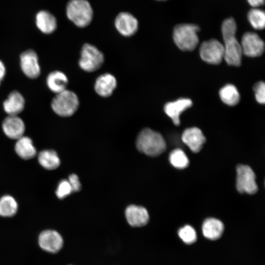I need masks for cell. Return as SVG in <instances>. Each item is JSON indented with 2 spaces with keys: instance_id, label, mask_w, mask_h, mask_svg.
I'll list each match as a JSON object with an SVG mask.
<instances>
[{
  "instance_id": "31",
  "label": "cell",
  "mask_w": 265,
  "mask_h": 265,
  "mask_svg": "<svg viewBox=\"0 0 265 265\" xmlns=\"http://www.w3.org/2000/svg\"><path fill=\"white\" fill-rule=\"evenodd\" d=\"M68 181L72 187L73 191H78L80 189L81 185L77 175L74 174L70 175Z\"/></svg>"
},
{
  "instance_id": "32",
  "label": "cell",
  "mask_w": 265,
  "mask_h": 265,
  "mask_svg": "<svg viewBox=\"0 0 265 265\" xmlns=\"http://www.w3.org/2000/svg\"><path fill=\"white\" fill-rule=\"evenodd\" d=\"M249 4L253 7L256 8L264 4L265 0H247Z\"/></svg>"
},
{
  "instance_id": "6",
  "label": "cell",
  "mask_w": 265,
  "mask_h": 265,
  "mask_svg": "<svg viewBox=\"0 0 265 265\" xmlns=\"http://www.w3.org/2000/svg\"><path fill=\"white\" fill-rule=\"evenodd\" d=\"M104 61L103 53L95 46L85 44L82 46L79 65L80 68L87 72L96 71Z\"/></svg>"
},
{
  "instance_id": "1",
  "label": "cell",
  "mask_w": 265,
  "mask_h": 265,
  "mask_svg": "<svg viewBox=\"0 0 265 265\" xmlns=\"http://www.w3.org/2000/svg\"><path fill=\"white\" fill-rule=\"evenodd\" d=\"M237 25L234 19H226L222 23V34L224 42V59L229 65L238 66L241 64L242 51L240 43L236 37Z\"/></svg>"
},
{
  "instance_id": "13",
  "label": "cell",
  "mask_w": 265,
  "mask_h": 265,
  "mask_svg": "<svg viewBox=\"0 0 265 265\" xmlns=\"http://www.w3.org/2000/svg\"><path fill=\"white\" fill-rule=\"evenodd\" d=\"M2 127L5 135L13 139L23 136L25 131V123L18 115H8L4 119Z\"/></svg>"
},
{
  "instance_id": "15",
  "label": "cell",
  "mask_w": 265,
  "mask_h": 265,
  "mask_svg": "<svg viewBox=\"0 0 265 265\" xmlns=\"http://www.w3.org/2000/svg\"><path fill=\"white\" fill-rule=\"evenodd\" d=\"M183 142L194 153L199 152L206 142V138L201 130L197 127L186 129L182 135Z\"/></svg>"
},
{
  "instance_id": "19",
  "label": "cell",
  "mask_w": 265,
  "mask_h": 265,
  "mask_svg": "<svg viewBox=\"0 0 265 265\" xmlns=\"http://www.w3.org/2000/svg\"><path fill=\"white\" fill-rule=\"evenodd\" d=\"M35 23L37 28L45 34L53 33L57 27L55 17L46 10H41L36 14Z\"/></svg>"
},
{
  "instance_id": "24",
  "label": "cell",
  "mask_w": 265,
  "mask_h": 265,
  "mask_svg": "<svg viewBox=\"0 0 265 265\" xmlns=\"http://www.w3.org/2000/svg\"><path fill=\"white\" fill-rule=\"evenodd\" d=\"M219 94L221 101L230 106L236 105L240 100V95L237 88L232 84H227L222 87Z\"/></svg>"
},
{
  "instance_id": "18",
  "label": "cell",
  "mask_w": 265,
  "mask_h": 265,
  "mask_svg": "<svg viewBox=\"0 0 265 265\" xmlns=\"http://www.w3.org/2000/svg\"><path fill=\"white\" fill-rule=\"evenodd\" d=\"M25 101L18 91L11 92L3 103V107L8 115H17L25 107Z\"/></svg>"
},
{
  "instance_id": "25",
  "label": "cell",
  "mask_w": 265,
  "mask_h": 265,
  "mask_svg": "<svg viewBox=\"0 0 265 265\" xmlns=\"http://www.w3.org/2000/svg\"><path fill=\"white\" fill-rule=\"evenodd\" d=\"M18 210V204L15 199L10 195H5L0 199V215L11 217L14 215Z\"/></svg>"
},
{
  "instance_id": "4",
  "label": "cell",
  "mask_w": 265,
  "mask_h": 265,
  "mask_svg": "<svg viewBox=\"0 0 265 265\" xmlns=\"http://www.w3.org/2000/svg\"><path fill=\"white\" fill-rule=\"evenodd\" d=\"M66 12L67 18L80 27L88 26L92 19L93 10L87 0H70Z\"/></svg>"
},
{
  "instance_id": "16",
  "label": "cell",
  "mask_w": 265,
  "mask_h": 265,
  "mask_svg": "<svg viewBox=\"0 0 265 265\" xmlns=\"http://www.w3.org/2000/svg\"><path fill=\"white\" fill-rule=\"evenodd\" d=\"M192 105L191 100L188 98H180L173 102L167 103L164 106L165 113L172 120L177 126L180 124L181 114Z\"/></svg>"
},
{
  "instance_id": "20",
  "label": "cell",
  "mask_w": 265,
  "mask_h": 265,
  "mask_svg": "<svg viewBox=\"0 0 265 265\" xmlns=\"http://www.w3.org/2000/svg\"><path fill=\"white\" fill-rule=\"evenodd\" d=\"M46 83L48 88L52 92L57 94L67 89L68 79L64 73L54 71L48 75Z\"/></svg>"
},
{
  "instance_id": "9",
  "label": "cell",
  "mask_w": 265,
  "mask_h": 265,
  "mask_svg": "<svg viewBox=\"0 0 265 265\" xmlns=\"http://www.w3.org/2000/svg\"><path fill=\"white\" fill-rule=\"evenodd\" d=\"M40 248L51 253L59 251L63 245V239L61 235L53 230H46L40 233L38 238Z\"/></svg>"
},
{
  "instance_id": "11",
  "label": "cell",
  "mask_w": 265,
  "mask_h": 265,
  "mask_svg": "<svg viewBox=\"0 0 265 265\" xmlns=\"http://www.w3.org/2000/svg\"><path fill=\"white\" fill-rule=\"evenodd\" d=\"M20 66L23 72L29 78H37L40 74L38 57L32 50H27L21 54Z\"/></svg>"
},
{
  "instance_id": "28",
  "label": "cell",
  "mask_w": 265,
  "mask_h": 265,
  "mask_svg": "<svg viewBox=\"0 0 265 265\" xmlns=\"http://www.w3.org/2000/svg\"><path fill=\"white\" fill-rule=\"evenodd\" d=\"M178 235L184 242L188 244L194 243L197 239L196 233L194 229L190 225H185L180 228Z\"/></svg>"
},
{
  "instance_id": "21",
  "label": "cell",
  "mask_w": 265,
  "mask_h": 265,
  "mask_svg": "<svg viewBox=\"0 0 265 265\" xmlns=\"http://www.w3.org/2000/svg\"><path fill=\"white\" fill-rule=\"evenodd\" d=\"M223 230V223L214 218L206 219L202 225V232L204 237L212 240L219 238L222 235Z\"/></svg>"
},
{
  "instance_id": "14",
  "label": "cell",
  "mask_w": 265,
  "mask_h": 265,
  "mask_svg": "<svg viewBox=\"0 0 265 265\" xmlns=\"http://www.w3.org/2000/svg\"><path fill=\"white\" fill-rule=\"evenodd\" d=\"M125 216L130 225L140 227L146 225L149 220L147 210L142 206L131 205L125 210Z\"/></svg>"
},
{
  "instance_id": "2",
  "label": "cell",
  "mask_w": 265,
  "mask_h": 265,
  "mask_svg": "<svg viewBox=\"0 0 265 265\" xmlns=\"http://www.w3.org/2000/svg\"><path fill=\"white\" fill-rule=\"evenodd\" d=\"M136 146L140 152L151 157L160 155L164 152L166 147L161 134L149 128H145L139 132Z\"/></svg>"
},
{
  "instance_id": "17",
  "label": "cell",
  "mask_w": 265,
  "mask_h": 265,
  "mask_svg": "<svg viewBox=\"0 0 265 265\" xmlns=\"http://www.w3.org/2000/svg\"><path fill=\"white\" fill-rule=\"evenodd\" d=\"M116 85L115 78L110 74L106 73L97 79L94 84V89L100 96L108 97L112 95Z\"/></svg>"
},
{
  "instance_id": "26",
  "label": "cell",
  "mask_w": 265,
  "mask_h": 265,
  "mask_svg": "<svg viewBox=\"0 0 265 265\" xmlns=\"http://www.w3.org/2000/svg\"><path fill=\"white\" fill-rule=\"evenodd\" d=\"M248 21L253 28L258 30L264 28L265 26V14L263 10L256 8L251 9L247 15Z\"/></svg>"
},
{
  "instance_id": "27",
  "label": "cell",
  "mask_w": 265,
  "mask_h": 265,
  "mask_svg": "<svg viewBox=\"0 0 265 265\" xmlns=\"http://www.w3.org/2000/svg\"><path fill=\"white\" fill-rule=\"evenodd\" d=\"M170 163L178 169L186 168L189 164L188 159L185 152L180 149L173 150L169 155Z\"/></svg>"
},
{
  "instance_id": "5",
  "label": "cell",
  "mask_w": 265,
  "mask_h": 265,
  "mask_svg": "<svg viewBox=\"0 0 265 265\" xmlns=\"http://www.w3.org/2000/svg\"><path fill=\"white\" fill-rule=\"evenodd\" d=\"M51 106L53 111L62 117L73 115L79 106V100L77 95L67 89L56 94L53 98Z\"/></svg>"
},
{
  "instance_id": "30",
  "label": "cell",
  "mask_w": 265,
  "mask_h": 265,
  "mask_svg": "<svg viewBox=\"0 0 265 265\" xmlns=\"http://www.w3.org/2000/svg\"><path fill=\"white\" fill-rule=\"evenodd\" d=\"M253 89L256 101L260 104H264L265 102V84L264 82L260 81L256 83Z\"/></svg>"
},
{
  "instance_id": "33",
  "label": "cell",
  "mask_w": 265,
  "mask_h": 265,
  "mask_svg": "<svg viewBox=\"0 0 265 265\" xmlns=\"http://www.w3.org/2000/svg\"><path fill=\"white\" fill-rule=\"evenodd\" d=\"M6 74V68L4 63L0 60V84Z\"/></svg>"
},
{
  "instance_id": "12",
  "label": "cell",
  "mask_w": 265,
  "mask_h": 265,
  "mask_svg": "<svg viewBox=\"0 0 265 265\" xmlns=\"http://www.w3.org/2000/svg\"><path fill=\"white\" fill-rule=\"evenodd\" d=\"M115 26L121 34L125 36H130L136 32L138 23L137 19L131 14L121 12L115 19Z\"/></svg>"
},
{
  "instance_id": "29",
  "label": "cell",
  "mask_w": 265,
  "mask_h": 265,
  "mask_svg": "<svg viewBox=\"0 0 265 265\" xmlns=\"http://www.w3.org/2000/svg\"><path fill=\"white\" fill-rule=\"evenodd\" d=\"M73 192L72 187L67 180H62L59 183L56 195L59 199H63Z\"/></svg>"
},
{
  "instance_id": "34",
  "label": "cell",
  "mask_w": 265,
  "mask_h": 265,
  "mask_svg": "<svg viewBox=\"0 0 265 265\" xmlns=\"http://www.w3.org/2000/svg\"></svg>"
},
{
  "instance_id": "10",
  "label": "cell",
  "mask_w": 265,
  "mask_h": 265,
  "mask_svg": "<svg viewBox=\"0 0 265 265\" xmlns=\"http://www.w3.org/2000/svg\"><path fill=\"white\" fill-rule=\"evenodd\" d=\"M240 45L243 54L249 57L259 56L265 50L263 40L254 32H245L242 37Z\"/></svg>"
},
{
  "instance_id": "3",
  "label": "cell",
  "mask_w": 265,
  "mask_h": 265,
  "mask_svg": "<svg viewBox=\"0 0 265 265\" xmlns=\"http://www.w3.org/2000/svg\"><path fill=\"white\" fill-rule=\"evenodd\" d=\"M199 29V26L194 24H182L176 26L173 34L175 43L182 51H193L199 43L197 33Z\"/></svg>"
},
{
  "instance_id": "23",
  "label": "cell",
  "mask_w": 265,
  "mask_h": 265,
  "mask_svg": "<svg viewBox=\"0 0 265 265\" xmlns=\"http://www.w3.org/2000/svg\"><path fill=\"white\" fill-rule=\"evenodd\" d=\"M38 161L41 166L48 170L55 169L60 164V160L57 153L52 150H45L40 152L38 155Z\"/></svg>"
},
{
  "instance_id": "8",
  "label": "cell",
  "mask_w": 265,
  "mask_h": 265,
  "mask_svg": "<svg viewBox=\"0 0 265 265\" xmlns=\"http://www.w3.org/2000/svg\"><path fill=\"white\" fill-rule=\"evenodd\" d=\"M199 53L201 59L209 64H218L224 59L223 45L214 39L203 42Z\"/></svg>"
},
{
  "instance_id": "7",
  "label": "cell",
  "mask_w": 265,
  "mask_h": 265,
  "mask_svg": "<svg viewBox=\"0 0 265 265\" xmlns=\"http://www.w3.org/2000/svg\"><path fill=\"white\" fill-rule=\"evenodd\" d=\"M237 174L236 187L238 192L253 194L257 191L255 174L250 166L243 164L238 165Z\"/></svg>"
},
{
  "instance_id": "22",
  "label": "cell",
  "mask_w": 265,
  "mask_h": 265,
  "mask_svg": "<svg viewBox=\"0 0 265 265\" xmlns=\"http://www.w3.org/2000/svg\"><path fill=\"white\" fill-rule=\"evenodd\" d=\"M15 149L17 155L24 159H31L36 154V150L31 139L27 136H23L17 139Z\"/></svg>"
}]
</instances>
